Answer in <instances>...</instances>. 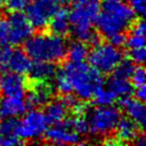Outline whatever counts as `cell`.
Returning <instances> with one entry per match:
<instances>
[{
  "label": "cell",
  "instance_id": "12",
  "mask_svg": "<svg viewBox=\"0 0 146 146\" xmlns=\"http://www.w3.org/2000/svg\"><path fill=\"white\" fill-rule=\"evenodd\" d=\"M30 92L26 97L28 108L44 107L52 96V86L50 82H28Z\"/></svg>",
  "mask_w": 146,
  "mask_h": 146
},
{
  "label": "cell",
  "instance_id": "11",
  "mask_svg": "<svg viewBox=\"0 0 146 146\" xmlns=\"http://www.w3.org/2000/svg\"><path fill=\"white\" fill-rule=\"evenodd\" d=\"M46 140L53 144L59 145H70V144H79L81 143L80 134L69 128L63 121L59 124H54L49 129L45 131Z\"/></svg>",
  "mask_w": 146,
  "mask_h": 146
},
{
  "label": "cell",
  "instance_id": "1",
  "mask_svg": "<svg viewBox=\"0 0 146 146\" xmlns=\"http://www.w3.org/2000/svg\"><path fill=\"white\" fill-rule=\"evenodd\" d=\"M135 19V12L126 0H102L96 26L104 36L124 32Z\"/></svg>",
  "mask_w": 146,
  "mask_h": 146
},
{
  "label": "cell",
  "instance_id": "19",
  "mask_svg": "<svg viewBox=\"0 0 146 146\" xmlns=\"http://www.w3.org/2000/svg\"><path fill=\"white\" fill-rule=\"evenodd\" d=\"M45 107V116L47 118L48 124H59L66 118V115L68 113V108L65 106L62 99L57 100H49Z\"/></svg>",
  "mask_w": 146,
  "mask_h": 146
},
{
  "label": "cell",
  "instance_id": "3",
  "mask_svg": "<svg viewBox=\"0 0 146 146\" xmlns=\"http://www.w3.org/2000/svg\"><path fill=\"white\" fill-rule=\"evenodd\" d=\"M25 50L31 60L60 62L66 56L67 45L62 35L56 33H38L25 42Z\"/></svg>",
  "mask_w": 146,
  "mask_h": 146
},
{
  "label": "cell",
  "instance_id": "2",
  "mask_svg": "<svg viewBox=\"0 0 146 146\" xmlns=\"http://www.w3.org/2000/svg\"><path fill=\"white\" fill-rule=\"evenodd\" d=\"M76 2L68 12L72 32L78 41L84 42L92 46L100 43V37L93 31L100 10L99 0H75Z\"/></svg>",
  "mask_w": 146,
  "mask_h": 146
},
{
  "label": "cell",
  "instance_id": "16",
  "mask_svg": "<svg viewBox=\"0 0 146 146\" xmlns=\"http://www.w3.org/2000/svg\"><path fill=\"white\" fill-rule=\"evenodd\" d=\"M116 139L119 143L133 141L139 133L143 132V129L130 117H121L116 124Z\"/></svg>",
  "mask_w": 146,
  "mask_h": 146
},
{
  "label": "cell",
  "instance_id": "9",
  "mask_svg": "<svg viewBox=\"0 0 146 146\" xmlns=\"http://www.w3.org/2000/svg\"><path fill=\"white\" fill-rule=\"evenodd\" d=\"M10 25V45L23 44L32 35L33 27L27 16L19 12H12L8 17Z\"/></svg>",
  "mask_w": 146,
  "mask_h": 146
},
{
  "label": "cell",
  "instance_id": "18",
  "mask_svg": "<svg viewBox=\"0 0 146 146\" xmlns=\"http://www.w3.org/2000/svg\"><path fill=\"white\" fill-rule=\"evenodd\" d=\"M49 28L52 33L64 36L70 31V23H69L68 11L66 9L58 8V10L53 13L50 21L48 23Z\"/></svg>",
  "mask_w": 146,
  "mask_h": 146
},
{
  "label": "cell",
  "instance_id": "28",
  "mask_svg": "<svg viewBox=\"0 0 146 146\" xmlns=\"http://www.w3.org/2000/svg\"><path fill=\"white\" fill-rule=\"evenodd\" d=\"M10 45V25L8 18H0V47Z\"/></svg>",
  "mask_w": 146,
  "mask_h": 146
},
{
  "label": "cell",
  "instance_id": "39",
  "mask_svg": "<svg viewBox=\"0 0 146 146\" xmlns=\"http://www.w3.org/2000/svg\"><path fill=\"white\" fill-rule=\"evenodd\" d=\"M1 7H2V0H0V9H1Z\"/></svg>",
  "mask_w": 146,
  "mask_h": 146
},
{
  "label": "cell",
  "instance_id": "24",
  "mask_svg": "<svg viewBox=\"0 0 146 146\" xmlns=\"http://www.w3.org/2000/svg\"><path fill=\"white\" fill-rule=\"evenodd\" d=\"M19 121L16 117H8L0 119V133L2 135H17Z\"/></svg>",
  "mask_w": 146,
  "mask_h": 146
},
{
  "label": "cell",
  "instance_id": "8",
  "mask_svg": "<svg viewBox=\"0 0 146 146\" xmlns=\"http://www.w3.org/2000/svg\"><path fill=\"white\" fill-rule=\"evenodd\" d=\"M45 114L40 110H32L25 114L24 118L19 121L17 137L21 140H35L45 133L48 126Z\"/></svg>",
  "mask_w": 146,
  "mask_h": 146
},
{
  "label": "cell",
  "instance_id": "22",
  "mask_svg": "<svg viewBox=\"0 0 146 146\" xmlns=\"http://www.w3.org/2000/svg\"><path fill=\"white\" fill-rule=\"evenodd\" d=\"M63 122L68 126L69 128H72L74 131H76L80 135H83V134L90 132L89 122H88L86 117L82 114H76L73 117L65 118Z\"/></svg>",
  "mask_w": 146,
  "mask_h": 146
},
{
  "label": "cell",
  "instance_id": "37",
  "mask_svg": "<svg viewBox=\"0 0 146 146\" xmlns=\"http://www.w3.org/2000/svg\"><path fill=\"white\" fill-rule=\"evenodd\" d=\"M72 1H75V0H64V2H72Z\"/></svg>",
  "mask_w": 146,
  "mask_h": 146
},
{
  "label": "cell",
  "instance_id": "32",
  "mask_svg": "<svg viewBox=\"0 0 146 146\" xmlns=\"http://www.w3.org/2000/svg\"><path fill=\"white\" fill-rule=\"evenodd\" d=\"M130 3L131 8L133 9V11L137 14L143 16L145 13L146 7H145V0H127Z\"/></svg>",
  "mask_w": 146,
  "mask_h": 146
},
{
  "label": "cell",
  "instance_id": "30",
  "mask_svg": "<svg viewBox=\"0 0 146 146\" xmlns=\"http://www.w3.org/2000/svg\"><path fill=\"white\" fill-rule=\"evenodd\" d=\"M130 78L132 79V84L134 86L145 84V69L142 66V64L134 67L133 73H132Z\"/></svg>",
  "mask_w": 146,
  "mask_h": 146
},
{
  "label": "cell",
  "instance_id": "13",
  "mask_svg": "<svg viewBox=\"0 0 146 146\" xmlns=\"http://www.w3.org/2000/svg\"><path fill=\"white\" fill-rule=\"evenodd\" d=\"M27 109L28 106L25 97L3 95V97L0 99V119L24 115Z\"/></svg>",
  "mask_w": 146,
  "mask_h": 146
},
{
  "label": "cell",
  "instance_id": "35",
  "mask_svg": "<svg viewBox=\"0 0 146 146\" xmlns=\"http://www.w3.org/2000/svg\"><path fill=\"white\" fill-rule=\"evenodd\" d=\"M134 88H135V89H134L132 92H133L135 98L144 102H145V98H146V86H145V84L138 85V86H134Z\"/></svg>",
  "mask_w": 146,
  "mask_h": 146
},
{
  "label": "cell",
  "instance_id": "5",
  "mask_svg": "<svg viewBox=\"0 0 146 146\" xmlns=\"http://www.w3.org/2000/svg\"><path fill=\"white\" fill-rule=\"evenodd\" d=\"M85 111L90 132L95 135H107L112 132L121 118V110L112 105L98 106Z\"/></svg>",
  "mask_w": 146,
  "mask_h": 146
},
{
  "label": "cell",
  "instance_id": "27",
  "mask_svg": "<svg viewBox=\"0 0 146 146\" xmlns=\"http://www.w3.org/2000/svg\"><path fill=\"white\" fill-rule=\"evenodd\" d=\"M125 45L129 49L140 48L145 46V34H139L130 31L128 36H126Z\"/></svg>",
  "mask_w": 146,
  "mask_h": 146
},
{
  "label": "cell",
  "instance_id": "26",
  "mask_svg": "<svg viewBox=\"0 0 146 146\" xmlns=\"http://www.w3.org/2000/svg\"><path fill=\"white\" fill-rule=\"evenodd\" d=\"M56 88L59 91V93L61 94H69L72 93V85L69 82L68 78L66 77V75L63 70L57 72L56 74Z\"/></svg>",
  "mask_w": 146,
  "mask_h": 146
},
{
  "label": "cell",
  "instance_id": "6",
  "mask_svg": "<svg viewBox=\"0 0 146 146\" xmlns=\"http://www.w3.org/2000/svg\"><path fill=\"white\" fill-rule=\"evenodd\" d=\"M90 65L99 73L110 74L123 60V52L119 47L111 43H98L88 54Z\"/></svg>",
  "mask_w": 146,
  "mask_h": 146
},
{
  "label": "cell",
  "instance_id": "10",
  "mask_svg": "<svg viewBox=\"0 0 146 146\" xmlns=\"http://www.w3.org/2000/svg\"><path fill=\"white\" fill-rule=\"evenodd\" d=\"M28 89L27 79L21 74L14 72H1L0 74V93L2 95H14L25 97Z\"/></svg>",
  "mask_w": 146,
  "mask_h": 146
},
{
  "label": "cell",
  "instance_id": "36",
  "mask_svg": "<svg viewBox=\"0 0 146 146\" xmlns=\"http://www.w3.org/2000/svg\"><path fill=\"white\" fill-rule=\"evenodd\" d=\"M133 143L138 146H145L146 145V140H145V135H144V133H143V132L139 133L138 135L134 138Z\"/></svg>",
  "mask_w": 146,
  "mask_h": 146
},
{
  "label": "cell",
  "instance_id": "15",
  "mask_svg": "<svg viewBox=\"0 0 146 146\" xmlns=\"http://www.w3.org/2000/svg\"><path fill=\"white\" fill-rule=\"evenodd\" d=\"M30 81L51 82L57 74V67L51 62L35 61L29 70Z\"/></svg>",
  "mask_w": 146,
  "mask_h": 146
},
{
  "label": "cell",
  "instance_id": "31",
  "mask_svg": "<svg viewBox=\"0 0 146 146\" xmlns=\"http://www.w3.org/2000/svg\"><path fill=\"white\" fill-rule=\"evenodd\" d=\"M129 57L130 60L137 63V64H143L145 61L146 58V51L144 47H140V48H133L130 49L129 51Z\"/></svg>",
  "mask_w": 146,
  "mask_h": 146
},
{
  "label": "cell",
  "instance_id": "20",
  "mask_svg": "<svg viewBox=\"0 0 146 146\" xmlns=\"http://www.w3.org/2000/svg\"><path fill=\"white\" fill-rule=\"evenodd\" d=\"M107 88L111 90L116 96H121V97L128 96L133 91V85L128 79L117 77L114 75L108 80Z\"/></svg>",
  "mask_w": 146,
  "mask_h": 146
},
{
  "label": "cell",
  "instance_id": "29",
  "mask_svg": "<svg viewBox=\"0 0 146 146\" xmlns=\"http://www.w3.org/2000/svg\"><path fill=\"white\" fill-rule=\"evenodd\" d=\"M30 0H2L5 8L11 12H19L27 8Z\"/></svg>",
  "mask_w": 146,
  "mask_h": 146
},
{
  "label": "cell",
  "instance_id": "38",
  "mask_svg": "<svg viewBox=\"0 0 146 146\" xmlns=\"http://www.w3.org/2000/svg\"><path fill=\"white\" fill-rule=\"evenodd\" d=\"M56 1H58V2H63V3H64V0H56Z\"/></svg>",
  "mask_w": 146,
  "mask_h": 146
},
{
  "label": "cell",
  "instance_id": "34",
  "mask_svg": "<svg viewBox=\"0 0 146 146\" xmlns=\"http://www.w3.org/2000/svg\"><path fill=\"white\" fill-rule=\"evenodd\" d=\"M23 141L17 135H8L5 137L3 135V140H2V145L4 146H13V145H19L23 144Z\"/></svg>",
  "mask_w": 146,
  "mask_h": 146
},
{
  "label": "cell",
  "instance_id": "17",
  "mask_svg": "<svg viewBox=\"0 0 146 146\" xmlns=\"http://www.w3.org/2000/svg\"><path fill=\"white\" fill-rule=\"evenodd\" d=\"M31 65H32L31 58L27 54L26 51L18 48L12 49V52L10 54V59L8 62V66H7V70L24 75V74L29 73Z\"/></svg>",
  "mask_w": 146,
  "mask_h": 146
},
{
  "label": "cell",
  "instance_id": "4",
  "mask_svg": "<svg viewBox=\"0 0 146 146\" xmlns=\"http://www.w3.org/2000/svg\"><path fill=\"white\" fill-rule=\"evenodd\" d=\"M62 70L68 78L72 92L76 97L82 100H88L93 97L94 92L98 86L102 85L100 73L90 64L84 62H70L66 63Z\"/></svg>",
  "mask_w": 146,
  "mask_h": 146
},
{
  "label": "cell",
  "instance_id": "7",
  "mask_svg": "<svg viewBox=\"0 0 146 146\" xmlns=\"http://www.w3.org/2000/svg\"><path fill=\"white\" fill-rule=\"evenodd\" d=\"M59 8L56 0H33L27 5V18L33 28L43 30L48 26L53 13Z\"/></svg>",
  "mask_w": 146,
  "mask_h": 146
},
{
  "label": "cell",
  "instance_id": "21",
  "mask_svg": "<svg viewBox=\"0 0 146 146\" xmlns=\"http://www.w3.org/2000/svg\"><path fill=\"white\" fill-rule=\"evenodd\" d=\"M89 48L84 42H74L67 47L66 56L70 62H82L88 58Z\"/></svg>",
  "mask_w": 146,
  "mask_h": 146
},
{
  "label": "cell",
  "instance_id": "33",
  "mask_svg": "<svg viewBox=\"0 0 146 146\" xmlns=\"http://www.w3.org/2000/svg\"><path fill=\"white\" fill-rule=\"evenodd\" d=\"M108 38H109L110 43L112 45L116 46V47H121L123 45H125L126 35L124 34V32H118V33H115V34H112Z\"/></svg>",
  "mask_w": 146,
  "mask_h": 146
},
{
  "label": "cell",
  "instance_id": "25",
  "mask_svg": "<svg viewBox=\"0 0 146 146\" xmlns=\"http://www.w3.org/2000/svg\"><path fill=\"white\" fill-rule=\"evenodd\" d=\"M135 67L134 63L131 60H122L117 64V66L114 68V76H117L121 78H125V79H129L131 75L133 73V69Z\"/></svg>",
  "mask_w": 146,
  "mask_h": 146
},
{
  "label": "cell",
  "instance_id": "23",
  "mask_svg": "<svg viewBox=\"0 0 146 146\" xmlns=\"http://www.w3.org/2000/svg\"><path fill=\"white\" fill-rule=\"evenodd\" d=\"M116 97L117 96L111 90H109L108 88L105 89L102 85H100L94 92V95L92 98H94V102H96L98 106H109L112 105L115 102Z\"/></svg>",
  "mask_w": 146,
  "mask_h": 146
},
{
  "label": "cell",
  "instance_id": "14",
  "mask_svg": "<svg viewBox=\"0 0 146 146\" xmlns=\"http://www.w3.org/2000/svg\"><path fill=\"white\" fill-rule=\"evenodd\" d=\"M118 105L127 113L128 117L134 121L144 130L146 122V109L144 102L137 98H131L128 95V96H123L118 102Z\"/></svg>",
  "mask_w": 146,
  "mask_h": 146
}]
</instances>
